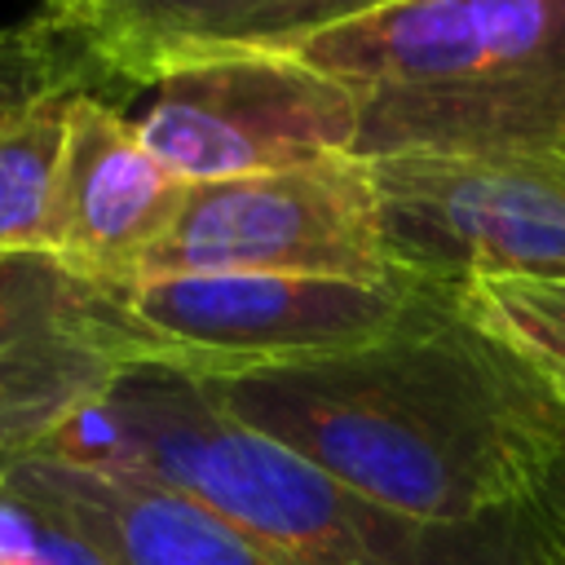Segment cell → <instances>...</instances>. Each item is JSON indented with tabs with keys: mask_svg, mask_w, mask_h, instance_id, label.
I'll use <instances>...</instances> for the list:
<instances>
[{
	"mask_svg": "<svg viewBox=\"0 0 565 565\" xmlns=\"http://www.w3.org/2000/svg\"><path fill=\"white\" fill-rule=\"evenodd\" d=\"M424 282H349L305 274H181L115 287L137 366L234 380L362 349L388 335Z\"/></svg>",
	"mask_w": 565,
	"mask_h": 565,
	"instance_id": "cell-4",
	"label": "cell"
},
{
	"mask_svg": "<svg viewBox=\"0 0 565 565\" xmlns=\"http://www.w3.org/2000/svg\"><path fill=\"white\" fill-rule=\"evenodd\" d=\"M79 93L88 88L49 93L0 132V252H49L66 124Z\"/></svg>",
	"mask_w": 565,
	"mask_h": 565,
	"instance_id": "cell-13",
	"label": "cell"
},
{
	"mask_svg": "<svg viewBox=\"0 0 565 565\" xmlns=\"http://www.w3.org/2000/svg\"><path fill=\"white\" fill-rule=\"evenodd\" d=\"M181 274H305L349 282L402 278L384 252L375 172L358 154L190 185L132 282Z\"/></svg>",
	"mask_w": 565,
	"mask_h": 565,
	"instance_id": "cell-5",
	"label": "cell"
},
{
	"mask_svg": "<svg viewBox=\"0 0 565 565\" xmlns=\"http://www.w3.org/2000/svg\"><path fill=\"white\" fill-rule=\"evenodd\" d=\"M371 172L397 274H565V154H397Z\"/></svg>",
	"mask_w": 565,
	"mask_h": 565,
	"instance_id": "cell-6",
	"label": "cell"
},
{
	"mask_svg": "<svg viewBox=\"0 0 565 565\" xmlns=\"http://www.w3.org/2000/svg\"><path fill=\"white\" fill-rule=\"evenodd\" d=\"M62 88H88L79 57L35 18L0 26V132L26 115L35 102ZM93 93V88H88Z\"/></svg>",
	"mask_w": 565,
	"mask_h": 565,
	"instance_id": "cell-14",
	"label": "cell"
},
{
	"mask_svg": "<svg viewBox=\"0 0 565 565\" xmlns=\"http://www.w3.org/2000/svg\"><path fill=\"white\" fill-rule=\"evenodd\" d=\"M203 384L234 419L424 525L530 508L565 441V406L433 282L362 349Z\"/></svg>",
	"mask_w": 565,
	"mask_h": 565,
	"instance_id": "cell-1",
	"label": "cell"
},
{
	"mask_svg": "<svg viewBox=\"0 0 565 565\" xmlns=\"http://www.w3.org/2000/svg\"><path fill=\"white\" fill-rule=\"evenodd\" d=\"M4 486H9V455L0 450V494H4Z\"/></svg>",
	"mask_w": 565,
	"mask_h": 565,
	"instance_id": "cell-17",
	"label": "cell"
},
{
	"mask_svg": "<svg viewBox=\"0 0 565 565\" xmlns=\"http://www.w3.org/2000/svg\"><path fill=\"white\" fill-rule=\"evenodd\" d=\"M446 296L565 406V274H468Z\"/></svg>",
	"mask_w": 565,
	"mask_h": 565,
	"instance_id": "cell-12",
	"label": "cell"
},
{
	"mask_svg": "<svg viewBox=\"0 0 565 565\" xmlns=\"http://www.w3.org/2000/svg\"><path fill=\"white\" fill-rule=\"evenodd\" d=\"M9 490L115 565H291L207 503L146 472L35 450L9 459Z\"/></svg>",
	"mask_w": 565,
	"mask_h": 565,
	"instance_id": "cell-11",
	"label": "cell"
},
{
	"mask_svg": "<svg viewBox=\"0 0 565 565\" xmlns=\"http://www.w3.org/2000/svg\"><path fill=\"white\" fill-rule=\"evenodd\" d=\"M388 4L402 0H35L31 18L71 44L106 97L212 57L287 53Z\"/></svg>",
	"mask_w": 565,
	"mask_h": 565,
	"instance_id": "cell-9",
	"label": "cell"
},
{
	"mask_svg": "<svg viewBox=\"0 0 565 565\" xmlns=\"http://www.w3.org/2000/svg\"><path fill=\"white\" fill-rule=\"evenodd\" d=\"M185 190L137 141L132 119L115 102L79 93L66 124L49 256L88 282L128 287L146 252L177 221Z\"/></svg>",
	"mask_w": 565,
	"mask_h": 565,
	"instance_id": "cell-10",
	"label": "cell"
},
{
	"mask_svg": "<svg viewBox=\"0 0 565 565\" xmlns=\"http://www.w3.org/2000/svg\"><path fill=\"white\" fill-rule=\"evenodd\" d=\"M534 516L556 552V565H565V441L561 450L552 455L543 481H539V494H534Z\"/></svg>",
	"mask_w": 565,
	"mask_h": 565,
	"instance_id": "cell-15",
	"label": "cell"
},
{
	"mask_svg": "<svg viewBox=\"0 0 565 565\" xmlns=\"http://www.w3.org/2000/svg\"><path fill=\"white\" fill-rule=\"evenodd\" d=\"M137 141L185 185L353 154L358 102L287 53L212 57L146 84Z\"/></svg>",
	"mask_w": 565,
	"mask_h": 565,
	"instance_id": "cell-7",
	"label": "cell"
},
{
	"mask_svg": "<svg viewBox=\"0 0 565 565\" xmlns=\"http://www.w3.org/2000/svg\"><path fill=\"white\" fill-rule=\"evenodd\" d=\"M137 366L115 287L71 274L49 252H0V450L49 446Z\"/></svg>",
	"mask_w": 565,
	"mask_h": 565,
	"instance_id": "cell-8",
	"label": "cell"
},
{
	"mask_svg": "<svg viewBox=\"0 0 565 565\" xmlns=\"http://www.w3.org/2000/svg\"><path fill=\"white\" fill-rule=\"evenodd\" d=\"M40 450L168 481L291 565H556L534 503L472 525L397 516L168 366H128Z\"/></svg>",
	"mask_w": 565,
	"mask_h": 565,
	"instance_id": "cell-2",
	"label": "cell"
},
{
	"mask_svg": "<svg viewBox=\"0 0 565 565\" xmlns=\"http://www.w3.org/2000/svg\"><path fill=\"white\" fill-rule=\"evenodd\" d=\"M287 57L358 102L353 154H565V0H402Z\"/></svg>",
	"mask_w": 565,
	"mask_h": 565,
	"instance_id": "cell-3",
	"label": "cell"
},
{
	"mask_svg": "<svg viewBox=\"0 0 565 565\" xmlns=\"http://www.w3.org/2000/svg\"><path fill=\"white\" fill-rule=\"evenodd\" d=\"M35 508V503H31ZM49 521V516H44ZM44 565H115L106 552H97L88 539L71 534L66 525L49 521V547H44Z\"/></svg>",
	"mask_w": 565,
	"mask_h": 565,
	"instance_id": "cell-16",
	"label": "cell"
}]
</instances>
